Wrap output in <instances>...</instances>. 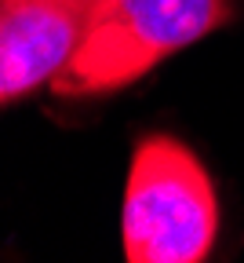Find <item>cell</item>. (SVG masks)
I'll return each mask as SVG.
<instances>
[{"instance_id": "cell-2", "label": "cell", "mask_w": 244, "mask_h": 263, "mask_svg": "<svg viewBox=\"0 0 244 263\" xmlns=\"http://www.w3.org/2000/svg\"><path fill=\"white\" fill-rule=\"evenodd\" d=\"M230 18V0H91L77 55L51 88L73 99L120 91Z\"/></svg>"}, {"instance_id": "cell-3", "label": "cell", "mask_w": 244, "mask_h": 263, "mask_svg": "<svg viewBox=\"0 0 244 263\" xmlns=\"http://www.w3.org/2000/svg\"><path fill=\"white\" fill-rule=\"evenodd\" d=\"M91 0H0V103L55 84L77 55Z\"/></svg>"}, {"instance_id": "cell-1", "label": "cell", "mask_w": 244, "mask_h": 263, "mask_svg": "<svg viewBox=\"0 0 244 263\" xmlns=\"http://www.w3.org/2000/svg\"><path fill=\"white\" fill-rule=\"evenodd\" d=\"M219 234V197L208 168L171 136L135 146L120 205L128 263H200Z\"/></svg>"}]
</instances>
